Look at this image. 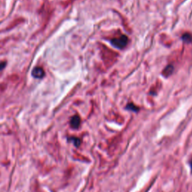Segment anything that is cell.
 I'll use <instances>...</instances> for the list:
<instances>
[{
    "instance_id": "1",
    "label": "cell",
    "mask_w": 192,
    "mask_h": 192,
    "mask_svg": "<svg viewBox=\"0 0 192 192\" xmlns=\"http://www.w3.org/2000/svg\"><path fill=\"white\" fill-rule=\"evenodd\" d=\"M128 42H129V38L125 36H122L119 38H114L111 41V44L115 47L118 48V49H122L127 45Z\"/></svg>"
},
{
    "instance_id": "2",
    "label": "cell",
    "mask_w": 192,
    "mask_h": 192,
    "mask_svg": "<svg viewBox=\"0 0 192 192\" xmlns=\"http://www.w3.org/2000/svg\"><path fill=\"white\" fill-rule=\"evenodd\" d=\"M32 74L36 78H42L44 76V74H45V73H44V69L42 68H41V67H36V68H35L33 70Z\"/></svg>"
},
{
    "instance_id": "3",
    "label": "cell",
    "mask_w": 192,
    "mask_h": 192,
    "mask_svg": "<svg viewBox=\"0 0 192 192\" xmlns=\"http://www.w3.org/2000/svg\"><path fill=\"white\" fill-rule=\"evenodd\" d=\"M81 125V118L78 116H74L71 120V126L73 129H78Z\"/></svg>"
},
{
    "instance_id": "4",
    "label": "cell",
    "mask_w": 192,
    "mask_h": 192,
    "mask_svg": "<svg viewBox=\"0 0 192 192\" xmlns=\"http://www.w3.org/2000/svg\"><path fill=\"white\" fill-rule=\"evenodd\" d=\"M173 71V66L171 65H167V66L164 68V71H163V75H164V77H167L170 75L172 74Z\"/></svg>"
},
{
    "instance_id": "5",
    "label": "cell",
    "mask_w": 192,
    "mask_h": 192,
    "mask_svg": "<svg viewBox=\"0 0 192 192\" xmlns=\"http://www.w3.org/2000/svg\"><path fill=\"white\" fill-rule=\"evenodd\" d=\"M182 38L184 41L188 43V42H191V41L192 36L190 34H188V33H186V34H184L183 36H182Z\"/></svg>"
},
{
    "instance_id": "6",
    "label": "cell",
    "mask_w": 192,
    "mask_h": 192,
    "mask_svg": "<svg viewBox=\"0 0 192 192\" xmlns=\"http://www.w3.org/2000/svg\"><path fill=\"white\" fill-rule=\"evenodd\" d=\"M127 108L129 109V110H133V111H137V110H139L138 108H137L135 105H132V104H130V105H128Z\"/></svg>"
},
{
    "instance_id": "7",
    "label": "cell",
    "mask_w": 192,
    "mask_h": 192,
    "mask_svg": "<svg viewBox=\"0 0 192 192\" xmlns=\"http://www.w3.org/2000/svg\"><path fill=\"white\" fill-rule=\"evenodd\" d=\"M73 141L74 142V145H76V146H79L80 143H81V140L78 138H73L72 139Z\"/></svg>"
},
{
    "instance_id": "8",
    "label": "cell",
    "mask_w": 192,
    "mask_h": 192,
    "mask_svg": "<svg viewBox=\"0 0 192 192\" xmlns=\"http://www.w3.org/2000/svg\"><path fill=\"white\" fill-rule=\"evenodd\" d=\"M6 88V85L4 84H0V92H3V91Z\"/></svg>"
},
{
    "instance_id": "9",
    "label": "cell",
    "mask_w": 192,
    "mask_h": 192,
    "mask_svg": "<svg viewBox=\"0 0 192 192\" xmlns=\"http://www.w3.org/2000/svg\"><path fill=\"white\" fill-rule=\"evenodd\" d=\"M5 66V62H3V63H0V70L2 69Z\"/></svg>"
},
{
    "instance_id": "10",
    "label": "cell",
    "mask_w": 192,
    "mask_h": 192,
    "mask_svg": "<svg viewBox=\"0 0 192 192\" xmlns=\"http://www.w3.org/2000/svg\"><path fill=\"white\" fill-rule=\"evenodd\" d=\"M190 165H191V170H192V159L190 161Z\"/></svg>"
}]
</instances>
